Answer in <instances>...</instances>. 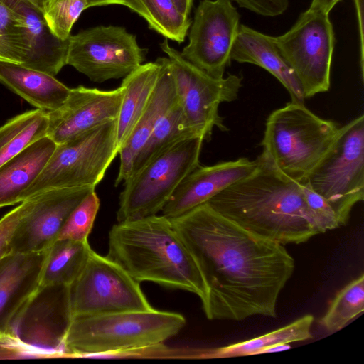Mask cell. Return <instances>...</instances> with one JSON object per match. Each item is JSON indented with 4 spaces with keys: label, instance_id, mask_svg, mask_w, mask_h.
Masks as SVG:
<instances>
[{
    "label": "cell",
    "instance_id": "17",
    "mask_svg": "<svg viewBox=\"0 0 364 364\" xmlns=\"http://www.w3.org/2000/svg\"><path fill=\"white\" fill-rule=\"evenodd\" d=\"M256 160L240 158L212 166L199 165L181 181L161 210L173 219L207 203L232 183L247 177L257 168Z\"/></svg>",
    "mask_w": 364,
    "mask_h": 364
},
{
    "label": "cell",
    "instance_id": "10",
    "mask_svg": "<svg viewBox=\"0 0 364 364\" xmlns=\"http://www.w3.org/2000/svg\"><path fill=\"white\" fill-rule=\"evenodd\" d=\"M274 41L295 73L305 99L329 90L335 44L329 14L309 8L286 33L274 36Z\"/></svg>",
    "mask_w": 364,
    "mask_h": 364
},
{
    "label": "cell",
    "instance_id": "29",
    "mask_svg": "<svg viewBox=\"0 0 364 364\" xmlns=\"http://www.w3.org/2000/svg\"><path fill=\"white\" fill-rule=\"evenodd\" d=\"M364 311V274L342 288L332 300L319 323L327 331L341 330Z\"/></svg>",
    "mask_w": 364,
    "mask_h": 364
},
{
    "label": "cell",
    "instance_id": "3",
    "mask_svg": "<svg viewBox=\"0 0 364 364\" xmlns=\"http://www.w3.org/2000/svg\"><path fill=\"white\" fill-rule=\"evenodd\" d=\"M107 257L138 282H152L196 294L205 288L188 248L164 215L117 223L109 233Z\"/></svg>",
    "mask_w": 364,
    "mask_h": 364
},
{
    "label": "cell",
    "instance_id": "7",
    "mask_svg": "<svg viewBox=\"0 0 364 364\" xmlns=\"http://www.w3.org/2000/svg\"><path fill=\"white\" fill-rule=\"evenodd\" d=\"M325 198L339 227L347 224L354 205L364 199V116L339 127L327 153L303 183Z\"/></svg>",
    "mask_w": 364,
    "mask_h": 364
},
{
    "label": "cell",
    "instance_id": "34",
    "mask_svg": "<svg viewBox=\"0 0 364 364\" xmlns=\"http://www.w3.org/2000/svg\"><path fill=\"white\" fill-rule=\"evenodd\" d=\"M301 188L308 208L315 215L325 232L338 228L336 215L328 201L307 185L301 184Z\"/></svg>",
    "mask_w": 364,
    "mask_h": 364
},
{
    "label": "cell",
    "instance_id": "22",
    "mask_svg": "<svg viewBox=\"0 0 364 364\" xmlns=\"http://www.w3.org/2000/svg\"><path fill=\"white\" fill-rule=\"evenodd\" d=\"M0 82L36 109L46 112L60 108L70 90L55 76L1 60Z\"/></svg>",
    "mask_w": 364,
    "mask_h": 364
},
{
    "label": "cell",
    "instance_id": "4",
    "mask_svg": "<svg viewBox=\"0 0 364 364\" xmlns=\"http://www.w3.org/2000/svg\"><path fill=\"white\" fill-rule=\"evenodd\" d=\"M185 323L183 315L155 309L75 316L64 340L65 357L136 353L162 345Z\"/></svg>",
    "mask_w": 364,
    "mask_h": 364
},
{
    "label": "cell",
    "instance_id": "18",
    "mask_svg": "<svg viewBox=\"0 0 364 364\" xmlns=\"http://www.w3.org/2000/svg\"><path fill=\"white\" fill-rule=\"evenodd\" d=\"M48 254L10 252L0 260V336L10 334L17 314L39 287Z\"/></svg>",
    "mask_w": 364,
    "mask_h": 364
},
{
    "label": "cell",
    "instance_id": "39",
    "mask_svg": "<svg viewBox=\"0 0 364 364\" xmlns=\"http://www.w3.org/2000/svg\"><path fill=\"white\" fill-rule=\"evenodd\" d=\"M173 1L182 14L189 16L193 0H173Z\"/></svg>",
    "mask_w": 364,
    "mask_h": 364
},
{
    "label": "cell",
    "instance_id": "14",
    "mask_svg": "<svg viewBox=\"0 0 364 364\" xmlns=\"http://www.w3.org/2000/svg\"><path fill=\"white\" fill-rule=\"evenodd\" d=\"M240 19L231 0H201L191 24L189 42L181 55L210 76L223 77L230 65Z\"/></svg>",
    "mask_w": 364,
    "mask_h": 364
},
{
    "label": "cell",
    "instance_id": "8",
    "mask_svg": "<svg viewBox=\"0 0 364 364\" xmlns=\"http://www.w3.org/2000/svg\"><path fill=\"white\" fill-rule=\"evenodd\" d=\"M204 140L183 139L154 159L124 183L117 223L157 215L185 177L200 165Z\"/></svg>",
    "mask_w": 364,
    "mask_h": 364
},
{
    "label": "cell",
    "instance_id": "6",
    "mask_svg": "<svg viewBox=\"0 0 364 364\" xmlns=\"http://www.w3.org/2000/svg\"><path fill=\"white\" fill-rule=\"evenodd\" d=\"M118 154L117 119L57 144L22 201L52 189L95 187Z\"/></svg>",
    "mask_w": 364,
    "mask_h": 364
},
{
    "label": "cell",
    "instance_id": "2",
    "mask_svg": "<svg viewBox=\"0 0 364 364\" xmlns=\"http://www.w3.org/2000/svg\"><path fill=\"white\" fill-rule=\"evenodd\" d=\"M255 160L252 173L207 203L244 229L282 245L302 243L325 232L306 205L301 184L282 172L267 151Z\"/></svg>",
    "mask_w": 364,
    "mask_h": 364
},
{
    "label": "cell",
    "instance_id": "16",
    "mask_svg": "<svg viewBox=\"0 0 364 364\" xmlns=\"http://www.w3.org/2000/svg\"><path fill=\"white\" fill-rule=\"evenodd\" d=\"M123 90H100L80 85L70 88L58 109L47 112V136L56 144L71 139L117 118Z\"/></svg>",
    "mask_w": 364,
    "mask_h": 364
},
{
    "label": "cell",
    "instance_id": "41",
    "mask_svg": "<svg viewBox=\"0 0 364 364\" xmlns=\"http://www.w3.org/2000/svg\"><path fill=\"white\" fill-rule=\"evenodd\" d=\"M23 1L27 2L29 4L32 5L33 6L36 7V9L41 11L42 12H43L46 5L48 1V0H23Z\"/></svg>",
    "mask_w": 364,
    "mask_h": 364
},
{
    "label": "cell",
    "instance_id": "36",
    "mask_svg": "<svg viewBox=\"0 0 364 364\" xmlns=\"http://www.w3.org/2000/svg\"><path fill=\"white\" fill-rule=\"evenodd\" d=\"M240 8L264 17L283 14L289 7V0H231Z\"/></svg>",
    "mask_w": 364,
    "mask_h": 364
},
{
    "label": "cell",
    "instance_id": "37",
    "mask_svg": "<svg viewBox=\"0 0 364 364\" xmlns=\"http://www.w3.org/2000/svg\"><path fill=\"white\" fill-rule=\"evenodd\" d=\"M88 6H97L108 4H121L124 5L134 12L137 13L144 19L146 18V14L144 9L136 0H87Z\"/></svg>",
    "mask_w": 364,
    "mask_h": 364
},
{
    "label": "cell",
    "instance_id": "31",
    "mask_svg": "<svg viewBox=\"0 0 364 364\" xmlns=\"http://www.w3.org/2000/svg\"><path fill=\"white\" fill-rule=\"evenodd\" d=\"M26 53L21 23L14 11L0 0V60L22 64Z\"/></svg>",
    "mask_w": 364,
    "mask_h": 364
},
{
    "label": "cell",
    "instance_id": "15",
    "mask_svg": "<svg viewBox=\"0 0 364 364\" xmlns=\"http://www.w3.org/2000/svg\"><path fill=\"white\" fill-rule=\"evenodd\" d=\"M95 186L52 189L29 198V207L10 242L11 253L48 250L58 240L72 211Z\"/></svg>",
    "mask_w": 364,
    "mask_h": 364
},
{
    "label": "cell",
    "instance_id": "5",
    "mask_svg": "<svg viewBox=\"0 0 364 364\" xmlns=\"http://www.w3.org/2000/svg\"><path fill=\"white\" fill-rule=\"evenodd\" d=\"M338 131L333 122L316 115L303 103L291 101L269 115L261 144L282 172L303 183Z\"/></svg>",
    "mask_w": 364,
    "mask_h": 364
},
{
    "label": "cell",
    "instance_id": "33",
    "mask_svg": "<svg viewBox=\"0 0 364 364\" xmlns=\"http://www.w3.org/2000/svg\"><path fill=\"white\" fill-rule=\"evenodd\" d=\"M100 205V199L95 191L88 194L72 211L62 228L58 240H88Z\"/></svg>",
    "mask_w": 364,
    "mask_h": 364
},
{
    "label": "cell",
    "instance_id": "26",
    "mask_svg": "<svg viewBox=\"0 0 364 364\" xmlns=\"http://www.w3.org/2000/svg\"><path fill=\"white\" fill-rule=\"evenodd\" d=\"M91 251L88 240H57L48 249L40 285L70 286L82 272Z\"/></svg>",
    "mask_w": 364,
    "mask_h": 364
},
{
    "label": "cell",
    "instance_id": "40",
    "mask_svg": "<svg viewBox=\"0 0 364 364\" xmlns=\"http://www.w3.org/2000/svg\"><path fill=\"white\" fill-rule=\"evenodd\" d=\"M291 348L290 343H278L264 349L261 354L284 351Z\"/></svg>",
    "mask_w": 364,
    "mask_h": 364
},
{
    "label": "cell",
    "instance_id": "23",
    "mask_svg": "<svg viewBox=\"0 0 364 364\" xmlns=\"http://www.w3.org/2000/svg\"><path fill=\"white\" fill-rule=\"evenodd\" d=\"M56 145L46 136L0 166V208L22 202L23 194L37 178Z\"/></svg>",
    "mask_w": 364,
    "mask_h": 364
},
{
    "label": "cell",
    "instance_id": "27",
    "mask_svg": "<svg viewBox=\"0 0 364 364\" xmlns=\"http://www.w3.org/2000/svg\"><path fill=\"white\" fill-rule=\"evenodd\" d=\"M48 113L36 109L20 114L0 127V166L47 136Z\"/></svg>",
    "mask_w": 364,
    "mask_h": 364
},
{
    "label": "cell",
    "instance_id": "11",
    "mask_svg": "<svg viewBox=\"0 0 364 364\" xmlns=\"http://www.w3.org/2000/svg\"><path fill=\"white\" fill-rule=\"evenodd\" d=\"M73 318L154 308L122 267L92 250L78 277L69 286Z\"/></svg>",
    "mask_w": 364,
    "mask_h": 364
},
{
    "label": "cell",
    "instance_id": "21",
    "mask_svg": "<svg viewBox=\"0 0 364 364\" xmlns=\"http://www.w3.org/2000/svg\"><path fill=\"white\" fill-rule=\"evenodd\" d=\"M158 58L161 69L149 103L119 151L120 164L115 186L129 178L135 156L163 116L178 101L168 58Z\"/></svg>",
    "mask_w": 364,
    "mask_h": 364
},
{
    "label": "cell",
    "instance_id": "25",
    "mask_svg": "<svg viewBox=\"0 0 364 364\" xmlns=\"http://www.w3.org/2000/svg\"><path fill=\"white\" fill-rule=\"evenodd\" d=\"M314 318L306 314L277 330L229 346L198 350L193 357L198 358H225L261 354L275 344L291 343L312 338L311 332Z\"/></svg>",
    "mask_w": 364,
    "mask_h": 364
},
{
    "label": "cell",
    "instance_id": "35",
    "mask_svg": "<svg viewBox=\"0 0 364 364\" xmlns=\"http://www.w3.org/2000/svg\"><path fill=\"white\" fill-rule=\"evenodd\" d=\"M29 200L20 203L0 219V260L11 252L10 242L14 232L28 211Z\"/></svg>",
    "mask_w": 364,
    "mask_h": 364
},
{
    "label": "cell",
    "instance_id": "19",
    "mask_svg": "<svg viewBox=\"0 0 364 364\" xmlns=\"http://www.w3.org/2000/svg\"><path fill=\"white\" fill-rule=\"evenodd\" d=\"M18 18L26 53L22 65L56 75L66 65L68 39L58 38L48 27L43 12L23 0H3Z\"/></svg>",
    "mask_w": 364,
    "mask_h": 364
},
{
    "label": "cell",
    "instance_id": "32",
    "mask_svg": "<svg viewBox=\"0 0 364 364\" xmlns=\"http://www.w3.org/2000/svg\"><path fill=\"white\" fill-rule=\"evenodd\" d=\"M87 8V0H48L43 14L51 31L65 41L71 35L73 24Z\"/></svg>",
    "mask_w": 364,
    "mask_h": 364
},
{
    "label": "cell",
    "instance_id": "1",
    "mask_svg": "<svg viewBox=\"0 0 364 364\" xmlns=\"http://www.w3.org/2000/svg\"><path fill=\"white\" fill-rule=\"evenodd\" d=\"M170 220L200 272L208 319L277 316L279 295L295 268L282 244L244 229L207 203Z\"/></svg>",
    "mask_w": 364,
    "mask_h": 364
},
{
    "label": "cell",
    "instance_id": "12",
    "mask_svg": "<svg viewBox=\"0 0 364 364\" xmlns=\"http://www.w3.org/2000/svg\"><path fill=\"white\" fill-rule=\"evenodd\" d=\"M146 50L124 27L99 26L70 35L66 65L101 83L135 70L145 60Z\"/></svg>",
    "mask_w": 364,
    "mask_h": 364
},
{
    "label": "cell",
    "instance_id": "24",
    "mask_svg": "<svg viewBox=\"0 0 364 364\" xmlns=\"http://www.w3.org/2000/svg\"><path fill=\"white\" fill-rule=\"evenodd\" d=\"M161 69L159 58L141 64L123 78L119 112L117 118V144L119 151L131 134L149 103Z\"/></svg>",
    "mask_w": 364,
    "mask_h": 364
},
{
    "label": "cell",
    "instance_id": "9",
    "mask_svg": "<svg viewBox=\"0 0 364 364\" xmlns=\"http://www.w3.org/2000/svg\"><path fill=\"white\" fill-rule=\"evenodd\" d=\"M160 47L167 55L186 127L204 141L211 139L214 127L226 130L218 112L219 105L237 98L242 76L229 74L226 77L214 78L186 60L169 45L167 38Z\"/></svg>",
    "mask_w": 364,
    "mask_h": 364
},
{
    "label": "cell",
    "instance_id": "38",
    "mask_svg": "<svg viewBox=\"0 0 364 364\" xmlns=\"http://www.w3.org/2000/svg\"><path fill=\"white\" fill-rule=\"evenodd\" d=\"M341 0H311L309 8L329 14Z\"/></svg>",
    "mask_w": 364,
    "mask_h": 364
},
{
    "label": "cell",
    "instance_id": "28",
    "mask_svg": "<svg viewBox=\"0 0 364 364\" xmlns=\"http://www.w3.org/2000/svg\"><path fill=\"white\" fill-rule=\"evenodd\" d=\"M191 137L197 136L186 127L178 100L163 116L135 156L129 176L173 145Z\"/></svg>",
    "mask_w": 364,
    "mask_h": 364
},
{
    "label": "cell",
    "instance_id": "20",
    "mask_svg": "<svg viewBox=\"0 0 364 364\" xmlns=\"http://www.w3.org/2000/svg\"><path fill=\"white\" fill-rule=\"evenodd\" d=\"M231 60L259 66L276 77L287 89L291 101L304 104L301 85L288 63L282 55L274 36L240 24L233 43Z\"/></svg>",
    "mask_w": 364,
    "mask_h": 364
},
{
    "label": "cell",
    "instance_id": "30",
    "mask_svg": "<svg viewBox=\"0 0 364 364\" xmlns=\"http://www.w3.org/2000/svg\"><path fill=\"white\" fill-rule=\"evenodd\" d=\"M144 9L150 28L178 43L184 41L191 21L173 0H136Z\"/></svg>",
    "mask_w": 364,
    "mask_h": 364
},
{
    "label": "cell",
    "instance_id": "13",
    "mask_svg": "<svg viewBox=\"0 0 364 364\" xmlns=\"http://www.w3.org/2000/svg\"><path fill=\"white\" fill-rule=\"evenodd\" d=\"M72 319L69 286L40 285L17 314L10 335L35 358L65 357L64 340Z\"/></svg>",
    "mask_w": 364,
    "mask_h": 364
}]
</instances>
